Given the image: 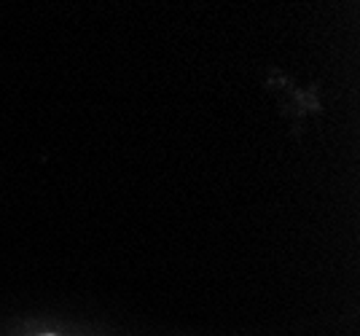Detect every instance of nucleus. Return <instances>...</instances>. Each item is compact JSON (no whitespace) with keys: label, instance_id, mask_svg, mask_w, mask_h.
Wrapping results in <instances>:
<instances>
[{"label":"nucleus","instance_id":"1","mask_svg":"<svg viewBox=\"0 0 360 336\" xmlns=\"http://www.w3.org/2000/svg\"><path fill=\"white\" fill-rule=\"evenodd\" d=\"M44 336H51V334H44Z\"/></svg>","mask_w":360,"mask_h":336}]
</instances>
